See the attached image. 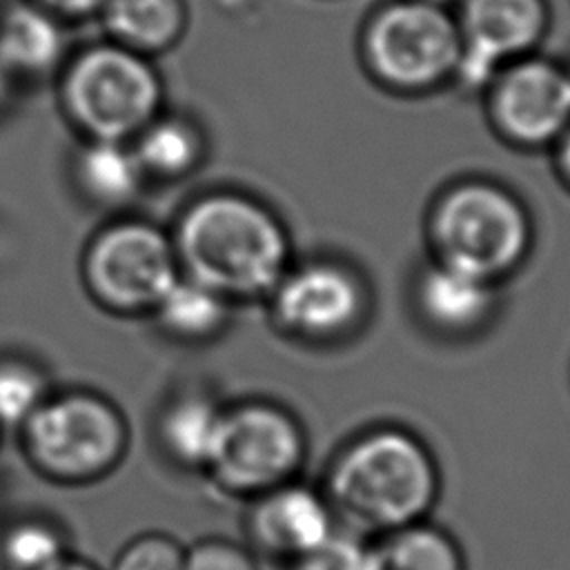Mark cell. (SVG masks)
Masks as SVG:
<instances>
[{
  "label": "cell",
  "mask_w": 570,
  "mask_h": 570,
  "mask_svg": "<svg viewBox=\"0 0 570 570\" xmlns=\"http://www.w3.org/2000/svg\"><path fill=\"white\" fill-rule=\"evenodd\" d=\"M321 490L341 528L376 539L432 517L441 472L419 436L379 428L334 454Z\"/></svg>",
  "instance_id": "obj_1"
},
{
  "label": "cell",
  "mask_w": 570,
  "mask_h": 570,
  "mask_svg": "<svg viewBox=\"0 0 570 570\" xmlns=\"http://www.w3.org/2000/svg\"><path fill=\"white\" fill-rule=\"evenodd\" d=\"M180 274L223 298H249L276 287L285 274L287 238L256 200L207 194L189 203L169 234Z\"/></svg>",
  "instance_id": "obj_2"
},
{
  "label": "cell",
  "mask_w": 570,
  "mask_h": 570,
  "mask_svg": "<svg viewBox=\"0 0 570 570\" xmlns=\"http://www.w3.org/2000/svg\"><path fill=\"white\" fill-rule=\"evenodd\" d=\"M56 78L60 111L85 140L129 142L163 111L151 58L107 38L71 51Z\"/></svg>",
  "instance_id": "obj_3"
},
{
  "label": "cell",
  "mask_w": 570,
  "mask_h": 570,
  "mask_svg": "<svg viewBox=\"0 0 570 570\" xmlns=\"http://www.w3.org/2000/svg\"><path fill=\"white\" fill-rule=\"evenodd\" d=\"M27 461L67 485L94 483L114 472L129 448L120 407L91 390L51 392L18 428Z\"/></svg>",
  "instance_id": "obj_4"
},
{
  "label": "cell",
  "mask_w": 570,
  "mask_h": 570,
  "mask_svg": "<svg viewBox=\"0 0 570 570\" xmlns=\"http://www.w3.org/2000/svg\"><path fill=\"white\" fill-rule=\"evenodd\" d=\"M80 278L89 298L120 316L151 314L180 278L171 236L138 216H118L85 243Z\"/></svg>",
  "instance_id": "obj_5"
},
{
  "label": "cell",
  "mask_w": 570,
  "mask_h": 570,
  "mask_svg": "<svg viewBox=\"0 0 570 570\" xmlns=\"http://www.w3.org/2000/svg\"><path fill=\"white\" fill-rule=\"evenodd\" d=\"M432 236L441 263L492 283L523 258L530 223L505 189L465 183L450 189L436 205Z\"/></svg>",
  "instance_id": "obj_6"
},
{
  "label": "cell",
  "mask_w": 570,
  "mask_h": 570,
  "mask_svg": "<svg viewBox=\"0 0 570 570\" xmlns=\"http://www.w3.org/2000/svg\"><path fill=\"white\" fill-rule=\"evenodd\" d=\"M305 463L301 425L267 403H245L223 412L218 439L205 474L225 497L249 501L298 479Z\"/></svg>",
  "instance_id": "obj_7"
},
{
  "label": "cell",
  "mask_w": 570,
  "mask_h": 570,
  "mask_svg": "<svg viewBox=\"0 0 570 570\" xmlns=\"http://www.w3.org/2000/svg\"><path fill=\"white\" fill-rule=\"evenodd\" d=\"M365 53L379 78L394 87H430L454 73L461 29L432 2L405 0L383 9L367 29Z\"/></svg>",
  "instance_id": "obj_8"
},
{
  "label": "cell",
  "mask_w": 570,
  "mask_h": 570,
  "mask_svg": "<svg viewBox=\"0 0 570 570\" xmlns=\"http://www.w3.org/2000/svg\"><path fill=\"white\" fill-rule=\"evenodd\" d=\"M321 485L294 479L245 503V546L272 563L289 566L338 530Z\"/></svg>",
  "instance_id": "obj_9"
},
{
  "label": "cell",
  "mask_w": 570,
  "mask_h": 570,
  "mask_svg": "<svg viewBox=\"0 0 570 570\" xmlns=\"http://www.w3.org/2000/svg\"><path fill=\"white\" fill-rule=\"evenodd\" d=\"M543 27L541 0H465L461 56L454 73L474 89L494 82L501 65L528 51Z\"/></svg>",
  "instance_id": "obj_10"
},
{
  "label": "cell",
  "mask_w": 570,
  "mask_h": 570,
  "mask_svg": "<svg viewBox=\"0 0 570 570\" xmlns=\"http://www.w3.org/2000/svg\"><path fill=\"white\" fill-rule=\"evenodd\" d=\"M492 114L512 140L550 142L570 127V78L546 60H521L494 78Z\"/></svg>",
  "instance_id": "obj_11"
},
{
  "label": "cell",
  "mask_w": 570,
  "mask_h": 570,
  "mask_svg": "<svg viewBox=\"0 0 570 570\" xmlns=\"http://www.w3.org/2000/svg\"><path fill=\"white\" fill-rule=\"evenodd\" d=\"M363 307L356 278L330 263H312L283 278L274 287L278 321L305 336H334L347 330Z\"/></svg>",
  "instance_id": "obj_12"
},
{
  "label": "cell",
  "mask_w": 570,
  "mask_h": 570,
  "mask_svg": "<svg viewBox=\"0 0 570 570\" xmlns=\"http://www.w3.org/2000/svg\"><path fill=\"white\" fill-rule=\"evenodd\" d=\"M65 22L29 0L0 7V62L16 82L56 76L67 60Z\"/></svg>",
  "instance_id": "obj_13"
},
{
  "label": "cell",
  "mask_w": 570,
  "mask_h": 570,
  "mask_svg": "<svg viewBox=\"0 0 570 570\" xmlns=\"http://www.w3.org/2000/svg\"><path fill=\"white\" fill-rule=\"evenodd\" d=\"M71 178L91 207L120 214L134 205L147 185L129 142L85 140L71 158Z\"/></svg>",
  "instance_id": "obj_14"
},
{
  "label": "cell",
  "mask_w": 570,
  "mask_h": 570,
  "mask_svg": "<svg viewBox=\"0 0 570 570\" xmlns=\"http://www.w3.org/2000/svg\"><path fill=\"white\" fill-rule=\"evenodd\" d=\"M98 18L107 40L147 58L176 47L187 27L183 0H105Z\"/></svg>",
  "instance_id": "obj_15"
},
{
  "label": "cell",
  "mask_w": 570,
  "mask_h": 570,
  "mask_svg": "<svg viewBox=\"0 0 570 570\" xmlns=\"http://www.w3.org/2000/svg\"><path fill=\"white\" fill-rule=\"evenodd\" d=\"M225 407L203 394H183L169 401L156 423L165 456L183 468L203 472L212 459Z\"/></svg>",
  "instance_id": "obj_16"
},
{
  "label": "cell",
  "mask_w": 570,
  "mask_h": 570,
  "mask_svg": "<svg viewBox=\"0 0 570 570\" xmlns=\"http://www.w3.org/2000/svg\"><path fill=\"white\" fill-rule=\"evenodd\" d=\"M419 305L443 330H470L488 316L492 287L490 281L439 261L421 276Z\"/></svg>",
  "instance_id": "obj_17"
},
{
  "label": "cell",
  "mask_w": 570,
  "mask_h": 570,
  "mask_svg": "<svg viewBox=\"0 0 570 570\" xmlns=\"http://www.w3.org/2000/svg\"><path fill=\"white\" fill-rule=\"evenodd\" d=\"M372 570H468L461 541L432 519L372 539Z\"/></svg>",
  "instance_id": "obj_18"
},
{
  "label": "cell",
  "mask_w": 570,
  "mask_h": 570,
  "mask_svg": "<svg viewBox=\"0 0 570 570\" xmlns=\"http://www.w3.org/2000/svg\"><path fill=\"white\" fill-rule=\"evenodd\" d=\"M147 180H176L196 169L203 156L198 129L171 114H158L129 140Z\"/></svg>",
  "instance_id": "obj_19"
},
{
  "label": "cell",
  "mask_w": 570,
  "mask_h": 570,
  "mask_svg": "<svg viewBox=\"0 0 570 570\" xmlns=\"http://www.w3.org/2000/svg\"><path fill=\"white\" fill-rule=\"evenodd\" d=\"M163 332L180 341H203L216 334L227 316V298L180 274L151 312Z\"/></svg>",
  "instance_id": "obj_20"
},
{
  "label": "cell",
  "mask_w": 570,
  "mask_h": 570,
  "mask_svg": "<svg viewBox=\"0 0 570 570\" xmlns=\"http://www.w3.org/2000/svg\"><path fill=\"white\" fill-rule=\"evenodd\" d=\"M53 392L45 365L24 354H0V428H20Z\"/></svg>",
  "instance_id": "obj_21"
},
{
  "label": "cell",
  "mask_w": 570,
  "mask_h": 570,
  "mask_svg": "<svg viewBox=\"0 0 570 570\" xmlns=\"http://www.w3.org/2000/svg\"><path fill=\"white\" fill-rule=\"evenodd\" d=\"M67 554L62 530L40 517L13 521L0 539V561L7 570H49Z\"/></svg>",
  "instance_id": "obj_22"
},
{
  "label": "cell",
  "mask_w": 570,
  "mask_h": 570,
  "mask_svg": "<svg viewBox=\"0 0 570 570\" xmlns=\"http://www.w3.org/2000/svg\"><path fill=\"white\" fill-rule=\"evenodd\" d=\"M372 539L338 528L327 541L285 570H372Z\"/></svg>",
  "instance_id": "obj_23"
},
{
  "label": "cell",
  "mask_w": 570,
  "mask_h": 570,
  "mask_svg": "<svg viewBox=\"0 0 570 570\" xmlns=\"http://www.w3.org/2000/svg\"><path fill=\"white\" fill-rule=\"evenodd\" d=\"M185 548L169 534L147 532L129 541L109 570H183Z\"/></svg>",
  "instance_id": "obj_24"
},
{
  "label": "cell",
  "mask_w": 570,
  "mask_h": 570,
  "mask_svg": "<svg viewBox=\"0 0 570 570\" xmlns=\"http://www.w3.org/2000/svg\"><path fill=\"white\" fill-rule=\"evenodd\" d=\"M183 570H261V559L245 543L207 537L185 548Z\"/></svg>",
  "instance_id": "obj_25"
},
{
  "label": "cell",
  "mask_w": 570,
  "mask_h": 570,
  "mask_svg": "<svg viewBox=\"0 0 570 570\" xmlns=\"http://www.w3.org/2000/svg\"><path fill=\"white\" fill-rule=\"evenodd\" d=\"M29 2L49 11L51 16H56L62 22L98 16L105 4V0H29Z\"/></svg>",
  "instance_id": "obj_26"
},
{
  "label": "cell",
  "mask_w": 570,
  "mask_h": 570,
  "mask_svg": "<svg viewBox=\"0 0 570 570\" xmlns=\"http://www.w3.org/2000/svg\"><path fill=\"white\" fill-rule=\"evenodd\" d=\"M49 570H100V568H96L91 561H87V559H80V557H71V554H67L65 559H60L56 566H51Z\"/></svg>",
  "instance_id": "obj_27"
},
{
  "label": "cell",
  "mask_w": 570,
  "mask_h": 570,
  "mask_svg": "<svg viewBox=\"0 0 570 570\" xmlns=\"http://www.w3.org/2000/svg\"><path fill=\"white\" fill-rule=\"evenodd\" d=\"M16 78L9 73V69L0 62V107L11 98L13 94V87H16Z\"/></svg>",
  "instance_id": "obj_28"
},
{
  "label": "cell",
  "mask_w": 570,
  "mask_h": 570,
  "mask_svg": "<svg viewBox=\"0 0 570 570\" xmlns=\"http://www.w3.org/2000/svg\"><path fill=\"white\" fill-rule=\"evenodd\" d=\"M559 160H561V167L566 171V176L570 178V127L563 131L561 136V151H559Z\"/></svg>",
  "instance_id": "obj_29"
},
{
  "label": "cell",
  "mask_w": 570,
  "mask_h": 570,
  "mask_svg": "<svg viewBox=\"0 0 570 570\" xmlns=\"http://www.w3.org/2000/svg\"><path fill=\"white\" fill-rule=\"evenodd\" d=\"M425 2H432V4H441V2H448V0H425Z\"/></svg>",
  "instance_id": "obj_30"
},
{
  "label": "cell",
  "mask_w": 570,
  "mask_h": 570,
  "mask_svg": "<svg viewBox=\"0 0 570 570\" xmlns=\"http://www.w3.org/2000/svg\"><path fill=\"white\" fill-rule=\"evenodd\" d=\"M4 2H7V0H0V7H2V4H4Z\"/></svg>",
  "instance_id": "obj_31"
},
{
  "label": "cell",
  "mask_w": 570,
  "mask_h": 570,
  "mask_svg": "<svg viewBox=\"0 0 570 570\" xmlns=\"http://www.w3.org/2000/svg\"><path fill=\"white\" fill-rule=\"evenodd\" d=\"M568 78H570V73H568Z\"/></svg>",
  "instance_id": "obj_32"
},
{
  "label": "cell",
  "mask_w": 570,
  "mask_h": 570,
  "mask_svg": "<svg viewBox=\"0 0 570 570\" xmlns=\"http://www.w3.org/2000/svg\"><path fill=\"white\" fill-rule=\"evenodd\" d=\"M0 430H2V428H0Z\"/></svg>",
  "instance_id": "obj_33"
}]
</instances>
